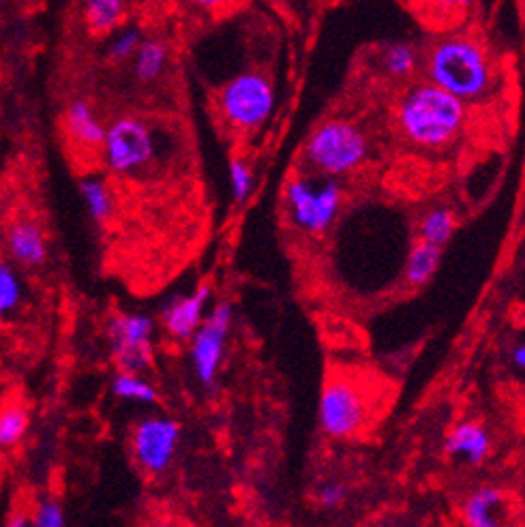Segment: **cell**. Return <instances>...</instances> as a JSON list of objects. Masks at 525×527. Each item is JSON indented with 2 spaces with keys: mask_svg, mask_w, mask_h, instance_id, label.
Masks as SVG:
<instances>
[{
  "mask_svg": "<svg viewBox=\"0 0 525 527\" xmlns=\"http://www.w3.org/2000/svg\"><path fill=\"white\" fill-rule=\"evenodd\" d=\"M189 3L200 9H206V11H221V9L232 7L236 0H189Z\"/></svg>",
  "mask_w": 525,
  "mask_h": 527,
  "instance_id": "obj_31",
  "label": "cell"
},
{
  "mask_svg": "<svg viewBox=\"0 0 525 527\" xmlns=\"http://www.w3.org/2000/svg\"><path fill=\"white\" fill-rule=\"evenodd\" d=\"M7 251L15 264L37 268L48 258V240L41 225L33 219L15 221L7 232Z\"/></svg>",
  "mask_w": 525,
  "mask_h": 527,
  "instance_id": "obj_11",
  "label": "cell"
},
{
  "mask_svg": "<svg viewBox=\"0 0 525 527\" xmlns=\"http://www.w3.org/2000/svg\"><path fill=\"white\" fill-rule=\"evenodd\" d=\"M150 527H176V523H172L168 519H157V521L150 523Z\"/></svg>",
  "mask_w": 525,
  "mask_h": 527,
  "instance_id": "obj_34",
  "label": "cell"
},
{
  "mask_svg": "<svg viewBox=\"0 0 525 527\" xmlns=\"http://www.w3.org/2000/svg\"><path fill=\"white\" fill-rule=\"evenodd\" d=\"M365 399L360 390L341 375L328 378L320 397V427L335 440H348L365 425Z\"/></svg>",
  "mask_w": 525,
  "mask_h": 527,
  "instance_id": "obj_7",
  "label": "cell"
},
{
  "mask_svg": "<svg viewBox=\"0 0 525 527\" xmlns=\"http://www.w3.org/2000/svg\"><path fill=\"white\" fill-rule=\"evenodd\" d=\"M305 153L315 170L328 176H345L365 163L369 142L352 120L330 118L309 135Z\"/></svg>",
  "mask_w": 525,
  "mask_h": 527,
  "instance_id": "obj_3",
  "label": "cell"
},
{
  "mask_svg": "<svg viewBox=\"0 0 525 527\" xmlns=\"http://www.w3.org/2000/svg\"><path fill=\"white\" fill-rule=\"evenodd\" d=\"M210 303V288L200 285L191 294L170 300L161 313L165 333L176 341H191L206 318V307Z\"/></svg>",
  "mask_w": 525,
  "mask_h": 527,
  "instance_id": "obj_10",
  "label": "cell"
},
{
  "mask_svg": "<svg viewBox=\"0 0 525 527\" xmlns=\"http://www.w3.org/2000/svg\"><path fill=\"white\" fill-rule=\"evenodd\" d=\"M24 296V285L9 262L0 260V322L9 320L11 315L20 309Z\"/></svg>",
  "mask_w": 525,
  "mask_h": 527,
  "instance_id": "obj_22",
  "label": "cell"
},
{
  "mask_svg": "<svg viewBox=\"0 0 525 527\" xmlns=\"http://www.w3.org/2000/svg\"><path fill=\"white\" fill-rule=\"evenodd\" d=\"M33 527H67L63 506L56 498H45L33 513Z\"/></svg>",
  "mask_w": 525,
  "mask_h": 527,
  "instance_id": "obj_27",
  "label": "cell"
},
{
  "mask_svg": "<svg viewBox=\"0 0 525 527\" xmlns=\"http://www.w3.org/2000/svg\"><path fill=\"white\" fill-rule=\"evenodd\" d=\"M345 498H348V489L341 483H326L318 491V502L322 508H339Z\"/></svg>",
  "mask_w": 525,
  "mask_h": 527,
  "instance_id": "obj_29",
  "label": "cell"
},
{
  "mask_svg": "<svg viewBox=\"0 0 525 527\" xmlns=\"http://www.w3.org/2000/svg\"><path fill=\"white\" fill-rule=\"evenodd\" d=\"M133 56H135L133 60L135 78L144 84L155 82L163 73L165 65H168V48H165V43L157 39L140 41L138 50H135Z\"/></svg>",
  "mask_w": 525,
  "mask_h": 527,
  "instance_id": "obj_17",
  "label": "cell"
},
{
  "mask_svg": "<svg viewBox=\"0 0 525 527\" xmlns=\"http://www.w3.org/2000/svg\"><path fill=\"white\" fill-rule=\"evenodd\" d=\"M468 123V108L431 82L405 90L397 105V125L405 142L423 150L453 146Z\"/></svg>",
  "mask_w": 525,
  "mask_h": 527,
  "instance_id": "obj_1",
  "label": "cell"
},
{
  "mask_svg": "<svg viewBox=\"0 0 525 527\" xmlns=\"http://www.w3.org/2000/svg\"><path fill=\"white\" fill-rule=\"evenodd\" d=\"M219 108L232 127L253 131L273 114L275 88L262 73H240L221 88Z\"/></svg>",
  "mask_w": 525,
  "mask_h": 527,
  "instance_id": "obj_5",
  "label": "cell"
},
{
  "mask_svg": "<svg viewBox=\"0 0 525 527\" xmlns=\"http://www.w3.org/2000/svg\"><path fill=\"white\" fill-rule=\"evenodd\" d=\"M180 444V427L174 418L148 416L131 431V453L146 474H163L170 468Z\"/></svg>",
  "mask_w": 525,
  "mask_h": 527,
  "instance_id": "obj_8",
  "label": "cell"
},
{
  "mask_svg": "<svg viewBox=\"0 0 525 527\" xmlns=\"http://www.w3.org/2000/svg\"><path fill=\"white\" fill-rule=\"evenodd\" d=\"M125 18V0H86L84 20L93 35H108Z\"/></svg>",
  "mask_w": 525,
  "mask_h": 527,
  "instance_id": "obj_16",
  "label": "cell"
},
{
  "mask_svg": "<svg viewBox=\"0 0 525 527\" xmlns=\"http://www.w3.org/2000/svg\"><path fill=\"white\" fill-rule=\"evenodd\" d=\"M440 258H442L440 247L418 240L410 251L408 264H405V281H408V285H412V288H423V285L431 281L435 270H438Z\"/></svg>",
  "mask_w": 525,
  "mask_h": 527,
  "instance_id": "obj_15",
  "label": "cell"
},
{
  "mask_svg": "<svg viewBox=\"0 0 525 527\" xmlns=\"http://www.w3.org/2000/svg\"><path fill=\"white\" fill-rule=\"evenodd\" d=\"M65 131L69 142L80 150H99L105 138V127L84 99H75L65 110Z\"/></svg>",
  "mask_w": 525,
  "mask_h": 527,
  "instance_id": "obj_12",
  "label": "cell"
},
{
  "mask_svg": "<svg viewBox=\"0 0 525 527\" xmlns=\"http://www.w3.org/2000/svg\"><path fill=\"white\" fill-rule=\"evenodd\" d=\"M429 82L463 103L487 97L495 86V69L483 43L474 37H446L427 56Z\"/></svg>",
  "mask_w": 525,
  "mask_h": 527,
  "instance_id": "obj_2",
  "label": "cell"
},
{
  "mask_svg": "<svg viewBox=\"0 0 525 527\" xmlns=\"http://www.w3.org/2000/svg\"><path fill=\"white\" fill-rule=\"evenodd\" d=\"M416 50L408 43H393L388 45L386 52L382 54V65L384 71L395 80H405L410 78L416 69Z\"/></svg>",
  "mask_w": 525,
  "mask_h": 527,
  "instance_id": "obj_25",
  "label": "cell"
},
{
  "mask_svg": "<svg viewBox=\"0 0 525 527\" xmlns=\"http://www.w3.org/2000/svg\"><path fill=\"white\" fill-rule=\"evenodd\" d=\"M138 45H140V30L135 28L120 30L110 43V58L114 60L129 58L135 54V50H138Z\"/></svg>",
  "mask_w": 525,
  "mask_h": 527,
  "instance_id": "obj_28",
  "label": "cell"
},
{
  "mask_svg": "<svg viewBox=\"0 0 525 527\" xmlns=\"http://www.w3.org/2000/svg\"><path fill=\"white\" fill-rule=\"evenodd\" d=\"M431 5L438 7L442 13H463L470 9L472 0H431Z\"/></svg>",
  "mask_w": 525,
  "mask_h": 527,
  "instance_id": "obj_30",
  "label": "cell"
},
{
  "mask_svg": "<svg viewBox=\"0 0 525 527\" xmlns=\"http://www.w3.org/2000/svg\"><path fill=\"white\" fill-rule=\"evenodd\" d=\"M341 206V187L330 180V183L315 189V208H313V230L311 234H322L335 221Z\"/></svg>",
  "mask_w": 525,
  "mask_h": 527,
  "instance_id": "obj_21",
  "label": "cell"
},
{
  "mask_svg": "<svg viewBox=\"0 0 525 527\" xmlns=\"http://www.w3.org/2000/svg\"><path fill=\"white\" fill-rule=\"evenodd\" d=\"M153 320L144 313H116L105 335L118 371L144 373L153 363Z\"/></svg>",
  "mask_w": 525,
  "mask_h": 527,
  "instance_id": "obj_6",
  "label": "cell"
},
{
  "mask_svg": "<svg viewBox=\"0 0 525 527\" xmlns=\"http://www.w3.org/2000/svg\"><path fill=\"white\" fill-rule=\"evenodd\" d=\"M230 183H232L234 200L238 204L245 202L249 198L251 189H253V174L243 159H232L230 161Z\"/></svg>",
  "mask_w": 525,
  "mask_h": 527,
  "instance_id": "obj_26",
  "label": "cell"
},
{
  "mask_svg": "<svg viewBox=\"0 0 525 527\" xmlns=\"http://www.w3.org/2000/svg\"><path fill=\"white\" fill-rule=\"evenodd\" d=\"M99 153L112 174L135 176L144 172L157 157L155 133L138 116H120L110 127H105Z\"/></svg>",
  "mask_w": 525,
  "mask_h": 527,
  "instance_id": "obj_4",
  "label": "cell"
},
{
  "mask_svg": "<svg viewBox=\"0 0 525 527\" xmlns=\"http://www.w3.org/2000/svg\"><path fill=\"white\" fill-rule=\"evenodd\" d=\"M112 393L123 399V401H133V403H157L159 395L157 388L150 384L142 373H129V371H118L112 380Z\"/></svg>",
  "mask_w": 525,
  "mask_h": 527,
  "instance_id": "obj_20",
  "label": "cell"
},
{
  "mask_svg": "<svg viewBox=\"0 0 525 527\" xmlns=\"http://www.w3.org/2000/svg\"><path fill=\"white\" fill-rule=\"evenodd\" d=\"M453 232H455L453 210L435 208L423 219V223H420L418 236H420V240H423V243H429V245H435V247L442 249L450 240V236H453Z\"/></svg>",
  "mask_w": 525,
  "mask_h": 527,
  "instance_id": "obj_24",
  "label": "cell"
},
{
  "mask_svg": "<svg viewBox=\"0 0 525 527\" xmlns=\"http://www.w3.org/2000/svg\"><path fill=\"white\" fill-rule=\"evenodd\" d=\"M7 527H33V515L26 510H15L7 521Z\"/></svg>",
  "mask_w": 525,
  "mask_h": 527,
  "instance_id": "obj_32",
  "label": "cell"
},
{
  "mask_svg": "<svg viewBox=\"0 0 525 527\" xmlns=\"http://www.w3.org/2000/svg\"><path fill=\"white\" fill-rule=\"evenodd\" d=\"M288 204L292 208V217L298 228L307 232L313 230V208H315V189L307 180H292L288 185Z\"/></svg>",
  "mask_w": 525,
  "mask_h": 527,
  "instance_id": "obj_23",
  "label": "cell"
},
{
  "mask_svg": "<svg viewBox=\"0 0 525 527\" xmlns=\"http://www.w3.org/2000/svg\"><path fill=\"white\" fill-rule=\"evenodd\" d=\"M513 363H515V367H517L519 371L525 373V343L517 345V348L513 350Z\"/></svg>",
  "mask_w": 525,
  "mask_h": 527,
  "instance_id": "obj_33",
  "label": "cell"
},
{
  "mask_svg": "<svg viewBox=\"0 0 525 527\" xmlns=\"http://www.w3.org/2000/svg\"><path fill=\"white\" fill-rule=\"evenodd\" d=\"M80 193L88 215L99 223L110 221L114 215V195L105 180L99 176H86L80 180Z\"/></svg>",
  "mask_w": 525,
  "mask_h": 527,
  "instance_id": "obj_18",
  "label": "cell"
},
{
  "mask_svg": "<svg viewBox=\"0 0 525 527\" xmlns=\"http://www.w3.org/2000/svg\"><path fill=\"white\" fill-rule=\"evenodd\" d=\"M444 448L450 457H459L472 465H478L491 453V438L483 425L461 423L448 433Z\"/></svg>",
  "mask_w": 525,
  "mask_h": 527,
  "instance_id": "obj_14",
  "label": "cell"
},
{
  "mask_svg": "<svg viewBox=\"0 0 525 527\" xmlns=\"http://www.w3.org/2000/svg\"><path fill=\"white\" fill-rule=\"evenodd\" d=\"M506 498L495 487H478L463 504V521L468 527H504Z\"/></svg>",
  "mask_w": 525,
  "mask_h": 527,
  "instance_id": "obj_13",
  "label": "cell"
},
{
  "mask_svg": "<svg viewBox=\"0 0 525 527\" xmlns=\"http://www.w3.org/2000/svg\"><path fill=\"white\" fill-rule=\"evenodd\" d=\"M30 425L28 410L18 401L0 405V448L18 446Z\"/></svg>",
  "mask_w": 525,
  "mask_h": 527,
  "instance_id": "obj_19",
  "label": "cell"
},
{
  "mask_svg": "<svg viewBox=\"0 0 525 527\" xmlns=\"http://www.w3.org/2000/svg\"><path fill=\"white\" fill-rule=\"evenodd\" d=\"M230 326H232V307L228 303H219L206 315L202 326L195 330V335L191 337L193 373L206 388L217 382Z\"/></svg>",
  "mask_w": 525,
  "mask_h": 527,
  "instance_id": "obj_9",
  "label": "cell"
}]
</instances>
